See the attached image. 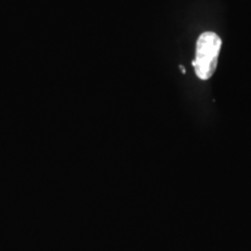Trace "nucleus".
Masks as SVG:
<instances>
[{
  "mask_svg": "<svg viewBox=\"0 0 251 251\" xmlns=\"http://www.w3.org/2000/svg\"><path fill=\"white\" fill-rule=\"evenodd\" d=\"M222 48V39L214 32H205L198 37L196 59L192 62L201 80L209 79L215 73Z\"/></svg>",
  "mask_w": 251,
  "mask_h": 251,
  "instance_id": "1",
  "label": "nucleus"
},
{
  "mask_svg": "<svg viewBox=\"0 0 251 251\" xmlns=\"http://www.w3.org/2000/svg\"><path fill=\"white\" fill-rule=\"evenodd\" d=\"M179 67H180V69H181L182 73H183V74H185V72H186V71H185V68H183V66H182V65H180Z\"/></svg>",
  "mask_w": 251,
  "mask_h": 251,
  "instance_id": "2",
  "label": "nucleus"
}]
</instances>
